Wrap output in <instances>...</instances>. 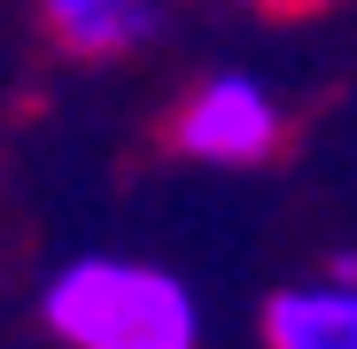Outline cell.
Listing matches in <instances>:
<instances>
[{
	"label": "cell",
	"mask_w": 357,
	"mask_h": 349,
	"mask_svg": "<svg viewBox=\"0 0 357 349\" xmlns=\"http://www.w3.org/2000/svg\"><path fill=\"white\" fill-rule=\"evenodd\" d=\"M39 318L70 349H195L202 311L187 279L140 256H78L47 279Z\"/></svg>",
	"instance_id": "obj_1"
},
{
	"label": "cell",
	"mask_w": 357,
	"mask_h": 349,
	"mask_svg": "<svg viewBox=\"0 0 357 349\" xmlns=\"http://www.w3.org/2000/svg\"><path fill=\"white\" fill-rule=\"evenodd\" d=\"M171 148L178 155H202V163H264L280 148V109L257 78L225 70L210 86H195L171 116Z\"/></svg>",
	"instance_id": "obj_2"
},
{
	"label": "cell",
	"mask_w": 357,
	"mask_h": 349,
	"mask_svg": "<svg viewBox=\"0 0 357 349\" xmlns=\"http://www.w3.org/2000/svg\"><path fill=\"white\" fill-rule=\"evenodd\" d=\"M272 349H357V279L326 272L319 287H280L264 303Z\"/></svg>",
	"instance_id": "obj_3"
},
{
	"label": "cell",
	"mask_w": 357,
	"mask_h": 349,
	"mask_svg": "<svg viewBox=\"0 0 357 349\" xmlns=\"http://www.w3.org/2000/svg\"><path fill=\"white\" fill-rule=\"evenodd\" d=\"M39 16L70 54L109 63V54H132L155 31V0H39Z\"/></svg>",
	"instance_id": "obj_4"
}]
</instances>
